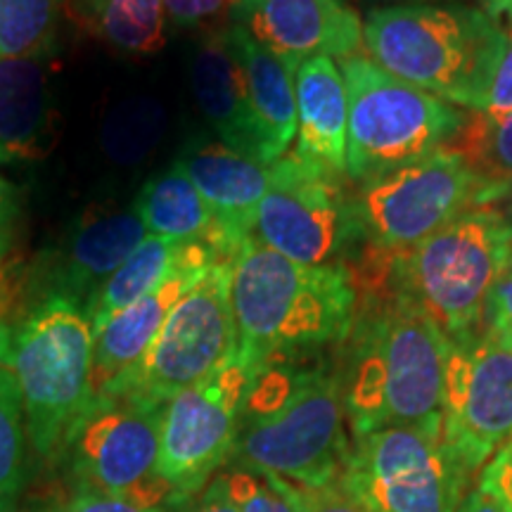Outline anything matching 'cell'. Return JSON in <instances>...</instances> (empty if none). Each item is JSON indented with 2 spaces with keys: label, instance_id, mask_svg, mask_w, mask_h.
<instances>
[{
  "label": "cell",
  "instance_id": "obj_33",
  "mask_svg": "<svg viewBox=\"0 0 512 512\" xmlns=\"http://www.w3.org/2000/svg\"><path fill=\"white\" fill-rule=\"evenodd\" d=\"M477 486L505 512H512V439L482 467Z\"/></svg>",
  "mask_w": 512,
  "mask_h": 512
},
{
  "label": "cell",
  "instance_id": "obj_39",
  "mask_svg": "<svg viewBox=\"0 0 512 512\" xmlns=\"http://www.w3.org/2000/svg\"><path fill=\"white\" fill-rule=\"evenodd\" d=\"M458 512H505V510L494 501V498L486 496L477 486V489L467 491V496L463 498V503H460Z\"/></svg>",
  "mask_w": 512,
  "mask_h": 512
},
{
  "label": "cell",
  "instance_id": "obj_37",
  "mask_svg": "<svg viewBox=\"0 0 512 512\" xmlns=\"http://www.w3.org/2000/svg\"><path fill=\"white\" fill-rule=\"evenodd\" d=\"M19 219V195L8 178L0 176V271L15 245Z\"/></svg>",
  "mask_w": 512,
  "mask_h": 512
},
{
  "label": "cell",
  "instance_id": "obj_22",
  "mask_svg": "<svg viewBox=\"0 0 512 512\" xmlns=\"http://www.w3.org/2000/svg\"><path fill=\"white\" fill-rule=\"evenodd\" d=\"M228 38L247 79L249 105H252L256 131H259L261 162L271 166L287 155L297 136L294 69L261 48L238 24L228 29Z\"/></svg>",
  "mask_w": 512,
  "mask_h": 512
},
{
  "label": "cell",
  "instance_id": "obj_24",
  "mask_svg": "<svg viewBox=\"0 0 512 512\" xmlns=\"http://www.w3.org/2000/svg\"><path fill=\"white\" fill-rule=\"evenodd\" d=\"M133 207L145 221L147 233L155 238L202 242L214 247L226 261H233L235 254L230 252L214 214L178 164L147 181Z\"/></svg>",
  "mask_w": 512,
  "mask_h": 512
},
{
  "label": "cell",
  "instance_id": "obj_34",
  "mask_svg": "<svg viewBox=\"0 0 512 512\" xmlns=\"http://www.w3.org/2000/svg\"><path fill=\"white\" fill-rule=\"evenodd\" d=\"M512 112V24L505 31V48L498 62L494 81L489 86V95H486L484 114L486 119H501L505 114Z\"/></svg>",
  "mask_w": 512,
  "mask_h": 512
},
{
  "label": "cell",
  "instance_id": "obj_9",
  "mask_svg": "<svg viewBox=\"0 0 512 512\" xmlns=\"http://www.w3.org/2000/svg\"><path fill=\"white\" fill-rule=\"evenodd\" d=\"M164 406L131 396H93L57 453L64 477L79 489L176 508L157 477Z\"/></svg>",
  "mask_w": 512,
  "mask_h": 512
},
{
  "label": "cell",
  "instance_id": "obj_38",
  "mask_svg": "<svg viewBox=\"0 0 512 512\" xmlns=\"http://www.w3.org/2000/svg\"><path fill=\"white\" fill-rule=\"evenodd\" d=\"M171 510L174 512H238L233 498H230V491L223 475H216L207 486H204L200 494L190 496L188 501H183L181 505H176V508Z\"/></svg>",
  "mask_w": 512,
  "mask_h": 512
},
{
  "label": "cell",
  "instance_id": "obj_25",
  "mask_svg": "<svg viewBox=\"0 0 512 512\" xmlns=\"http://www.w3.org/2000/svg\"><path fill=\"white\" fill-rule=\"evenodd\" d=\"M91 34L124 55H157L166 43L162 0H81Z\"/></svg>",
  "mask_w": 512,
  "mask_h": 512
},
{
  "label": "cell",
  "instance_id": "obj_6",
  "mask_svg": "<svg viewBox=\"0 0 512 512\" xmlns=\"http://www.w3.org/2000/svg\"><path fill=\"white\" fill-rule=\"evenodd\" d=\"M510 252L508 211L484 204L463 211L418 247L396 254L392 280L448 342H460L482 330L486 299Z\"/></svg>",
  "mask_w": 512,
  "mask_h": 512
},
{
  "label": "cell",
  "instance_id": "obj_21",
  "mask_svg": "<svg viewBox=\"0 0 512 512\" xmlns=\"http://www.w3.org/2000/svg\"><path fill=\"white\" fill-rule=\"evenodd\" d=\"M207 271H181L171 275L155 292L114 313L95 332L91 399L105 394L112 384H117L147 354V349L157 339L174 306L200 283Z\"/></svg>",
  "mask_w": 512,
  "mask_h": 512
},
{
  "label": "cell",
  "instance_id": "obj_11",
  "mask_svg": "<svg viewBox=\"0 0 512 512\" xmlns=\"http://www.w3.org/2000/svg\"><path fill=\"white\" fill-rule=\"evenodd\" d=\"M337 482L373 512H458L470 491L441 434L415 425L351 437Z\"/></svg>",
  "mask_w": 512,
  "mask_h": 512
},
{
  "label": "cell",
  "instance_id": "obj_23",
  "mask_svg": "<svg viewBox=\"0 0 512 512\" xmlns=\"http://www.w3.org/2000/svg\"><path fill=\"white\" fill-rule=\"evenodd\" d=\"M226 261L214 247L202 242H174L147 235V240L121 264L110 283L102 287L91 311L93 335L126 306L155 292L171 275L181 271H207Z\"/></svg>",
  "mask_w": 512,
  "mask_h": 512
},
{
  "label": "cell",
  "instance_id": "obj_26",
  "mask_svg": "<svg viewBox=\"0 0 512 512\" xmlns=\"http://www.w3.org/2000/svg\"><path fill=\"white\" fill-rule=\"evenodd\" d=\"M166 133V107L150 95L117 102L100 128L105 157L121 169H133L157 150Z\"/></svg>",
  "mask_w": 512,
  "mask_h": 512
},
{
  "label": "cell",
  "instance_id": "obj_31",
  "mask_svg": "<svg viewBox=\"0 0 512 512\" xmlns=\"http://www.w3.org/2000/svg\"><path fill=\"white\" fill-rule=\"evenodd\" d=\"M41 512H166V508L136 501V498L100 494V491L74 486L67 496L48 503Z\"/></svg>",
  "mask_w": 512,
  "mask_h": 512
},
{
  "label": "cell",
  "instance_id": "obj_10",
  "mask_svg": "<svg viewBox=\"0 0 512 512\" xmlns=\"http://www.w3.org/2000/svg\"><path fill=\"white\" fill-rule=\"evenodd\" d=\"M230 264L233 261H221L204 273L169 313L147 354L100 396H131L152 406H166L178 392L204 380L238 351Z\"/></svg>",
  "mask_w": 512,
  "mask_h": 512
},
{
  "label": "cell",
  "instance_id": "obj_16",
  "mask_svg": "<svg viewBox=\"0 0 512 512\" xmlns=\"http://www.w3.org/2000/svg\"><path fill=\"white\" fill-rule=\"evenodd\" d=\"M230 17L292 69L316 55L342 62L363 46L361 17L344 0H238Z\"/></svg>",
  "mask_w": 512,
  "mask_h": 512
},
{
  "label": "cell",
  "instance_id": "obj_19",
  "mask_svg": "<svg viewBox=\"0 0 512 512\" xmlns=\"http://www.w3.org/2000/svg\"><path fill=\"white\" fill-rule=\"evenodd\" d=\"M50 57H0V164L36 162L55 143Z\"/></svg>",
  "mask_w": 512,
  "mask_h": 512
},
{
  "label": "cell",
  "instance_id": "obj_17",
  "mask_svg": "<svg viewBox=\"0 0 512 512\" xmlns=\"http://www.w3.org/2000/svg\"><path fill=\"white\" fill-rule=\"evenodd\" d=\"M181 166L219 223L230 252L254 238L256 211L271 185V166L230 150L219 140H190L178 155Z\"/></svg>",
  "mask_w": 512,
  "mask_h": 512
},
{
  "label": "cell",
  "instance_id": "obj_13",
  "mask_svg": "<svg viewBox=\"0 0 512 512\" xmlns=\"http://www.w3.org/2000/svg\"><path fill=\"white\" fill-rule=\"evenodd\" d=\"M339 181L342 176L287 152L271 164L254 240L297 264H335L366 240L356 197Z\"/></svg>",
  "mask_w": 512,
  "mask_h": 512
},
{
  "label": "cell",
  "instance_id": "obj_41",
  "mask_svg": "<svg viewBox=\"0 0 512 512\" xmlns=\"http://www.w3.org/2000/svg\"><path fill=\"white\" fill-rule=\"evenodd\" d=\"M510 192H512V190H510ZM508 197H510V200H512V195H508ZM508 216H510V219H512V211H510V214H508Z\"/></svg>",
  "mask_w": 512,
  "mask_h": 512
},
{
  "label": "cell",
  "instance_id": "obj_15",
  "mask_svg": "<svg viewBox=\"0 0 512 512\" xmlns=\"http://www.w3.org/2000/svg\"><path fill=\"white\" fill-rule=\"evenodd\" d=\"M147 235L150 233L136 207L91 211L64 235L53 252L38 261L31 278L34 299L62 297L81 306L91 318L102 287L143 245Z\"/></svg>",
  "mask_w": 512,
  "mask_h": 512
},
{
  "label": "cell",
  "instance_id": "obj_29",
  "mask_svg": "<svg viewBox=\"0 0 512 512\" xmlns=\"http://www.w3.org/2000/svg\"><path fill=\"white\" fill-rule=\"evenodd\" d=\"M451 143L491 185L512 188V112L501 119H486L475 112Z\"/></svg>",
  "mask_w": 512,
  "mask_h": 512
},
{
  "label": "cell",
  "instance_id": "obj_27",
  "mask_svg": "<svg viewBox=\"0 0 512 512\" xmlns=\"http://www.w3.org/2000/svg\"><path fill=\"white\" fill-rule=\"evenodd\" d=\"M29 437L22 394L10 370L0 368V512H17L29 484Z\"/></svg>",
  "mask_w": 512,
  "mask_h": 512
},
{
  "label": "cell",
  "instance_id": "obj_40",
  "mask_svg": "<svg viewBox=\"0 0 512 512\" xmlns=\"http://www.w3.org/2000/svg\"><path fill=\"white\" fill-rule=\"evenodd\" d=\"M482 5L491 17L498 19L501 15H508L512 19V0H482Z\"/></svg>",
  "mask_w": 512,
  "mask_h": 512
},
{
  "label": "cell",
  "instance_id": "obj_2",
  "mask_svg": "<svg viewBox=\"0 0 512 512\" xmlns=\"http://www.w3.org/2000/svg\"><path fill=\"white\" fill-rule=\"evenodd\" d=\"M238 351L259 366L347 342L358 287L347 264L306 266L249 238L230 264Z\"/></svg>",
  "mask_w": 512,
  "mask_h": 512
},
{
  "label": "cell",
  "instance_id": "obj_36",
  "mask_svg": "<svg viewBox=\"0 0 512 512\" xmlns=\"http://www.w3.org/2000/svg\"><path fill=\"white\" fill-rule=\"evenodd\" d=\"M304 512H373L339 482L320 489H304Z\"/></svg>",
  "mask_w": 512,
  "mask_h": 512
},
{
  "label": "cell",
  "instance_id": "obj_1",
  "mask_svg": "<svg viewBox=\"0 0 512 512\" xmlns=\"http://www.w3.org/2000/svg\"><path fill=\"white\" fill-rule=\"evenodd\" d=\"M361 292V290H358ZM342 368L351 437L394 425L441 434L444 375L451 342L439 325L394 285L392 273L363 290Z\"/></svg>",
  "mask_w": 512,
  "mask_h": 512
},
{
  "label": "cell",
  "instance_id": "obj_5",
  "mask_svg": "<svg viewBox=\"0 0 512 512\" xmlns=\"http://www.w3.org/2000/svg\"><path fill=\"white\" fill-rule=\"evenodd\" d=\"M0 368L22 394L31 451L53 463L91 401V318L62 297L34 299L17 318L0 320Z\"/></svg>",
  "mask_w": 512,
  "mask_h": 512
},
{
  "label": "cell",
  "instance_id": "obj_7",
  "mask_svg": "<svg viewBox=\"0 0 512 512\" xmlns=\"http://www.w3.org/2000/svg\"><path fill=\"white\" fill-rule=\"evenodd\" d=\"M339 67L349 100L351 181L368 183L448 147L465 124L456 107L387 74L368 55H351Z\"/></svg>",
  "mask_w": 512,
  "mask_h": 512
},
{
  "label": "cell",
  "instance_id": "obj_4",
  "mask_svg": "<svg viewBox=\"0 0 512 512\" xmlns=\"http://www.w3.org/2000/svg\"><path fill=\"white\" fill-rule=\"evenodd\" d=\"M363 48L384 72L482 112L505 48V31L486 10L465 5H389L368 12Z\"/></svg>",
  "mask_w": 512,
  "mask_h": 512
},
{
  "label": "cell",
  "instance_id": "obj_18",
  "mask_svg": "<svg viewBox=\"0 0 512 512\" xmlns=\"http://www.w3.org/2000/svg\"><path fill=\"white\" fill-rule=\"evenodd\" d=\"M190 83L197 107L219 143L264 164L259 131L249 105L247 79L230 46L228 29L202 38L192 55Z\"/></svg>",
  "mask_w": 512,
  "mask_h": 512
},
{
  "label": "cell",
  "instance_id": "obj_30",
  "mask_svg": "<svg viewBox=\"0 0 512 512\" xmlns=\"http://www.w3.org/2000/svg\"><path fill=\"white\" fill-rule=\"evenodd\" d=\"M221 475L238 512H304V489L285 479L238 465Z\"/></svg>",
  "mask_w": 512,
  "mask_h": 512
},
{
  "label": "cell",
  "instance_id": "obj_20",
  "mask_svg": "<svg viewBox=\"0 0 512 512\" xmlns=\"http://www.w3.org/2000/svg\"><path fill=\"white\" fill-rule=\"evenodd\" d=\"M297 95V152L332 174H347V83L328 55L309 57L294 69Z\"/></svg>",
  "mask_w": 512,
  "mask_h": 512
},
{
  "label": "cell",
  "instance_id": "obj_8",
  "mask_svg": "<svg viewBox=\"0 0 512 512\" xmlns=\"http://www.w3.org/2000/svg\"><path fill=\"white\" fill-rule=\"evenodd\" d=\"M510 190L479 176L453 147H439L363 183L356 204L370 245L401 254L418 247L463 211L508 200Z\"/></svg>",
  "mask_w": 512,
  "mask_h": 512
},
{
  "label": "cell",
  "instance_id": "obj_32",
  "mask_svg": "<svg viewBox=\"0 0 512 512\" xmlns=\"http://www.w3.org/2000/svg\"><path fill=\"white\" fill-rule=\"evenodd\" d=\"M484 328L496 330L498 335L512 342V252L496 275L484 309Z\"/></svg>",
  "mask_w": 512,
  "mask_h": 512
},
{
  "label": "cell",
  "instance_id": "obj_28",
  "mask_svg": "<svg viewBox=\"0 0 512 512\" xmlns=\"http://www.w3.org/2000/svg\"><path fill=\"white\" fill-rule=\"evenodd\" d=\"M64 0H0V57H50Z\"/></svg>",
  "mask_w": 512,
  "mask_h": 512
},
{
  "label": "cell",
  "instance_id": "obj_12",
  "mask_svg": "<svg viewBox=\"0 0 512 512\" xmlns=\"http://www.w3.org/2000/svg\"><path fill=\"white\" fill-rule=\"evenodd\" d=\"M264 366L240 351L164 406L157 477L176 505L200 494L230 460L249 389Z\"/></svg>",
  "mask_w": 512,
  "mask_h": 512
},
{
  "label": "cell",
  "instance_id": "obj_35",
  "mask_svg": "<svg viewBox=\"0 0 512 512\" xmlns=\"http://www.w3.org/2000/svg\"><path fill=\"white\" fill-rule=\"evenodd\" d=\"M166 19L176 27H197L216 19L223 12H233L238 0H162Z\"/></svg>",
  "mask_w": 512,
  "mask_h": 512
},
{
  "label": "cell",
  "instance_id": "obj_3",
  "mask_svg": "<svg viewBox=\"0 0 512 512\" xmlns=\"http://www.w3.org/2000/svg\"><path fill=\"white\" fill-rule=\"evenodd\" d=\"M347 425L342 370L268 363L249 389L230 463L320 489L342 475Z\"/></svg>",
  "mask_w": 512,
  "mask_h": 512
},
{
  "label": "cell",
  "instance_id": "obj_14",
  "mask_svg": "<svg viewBox=\"0 0 512 512\" xmlns=\"http://www.w3.org/2000/svg\"><path fill=\"white\" fill-rule=\"evenodd\" d=\"M512 439V342L484 328L451 342L441 403V441L467 477Z\"/></svg>",
  "mask_w": 512,
  "mask_h": 512
}]
</instances>
